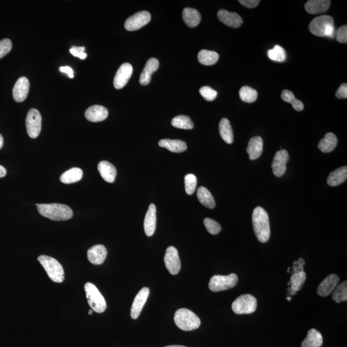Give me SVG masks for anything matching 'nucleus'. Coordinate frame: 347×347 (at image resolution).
I'll use <instances>...</instances> for the list:
<instances>
[{
  "mask_svg": "<svg viewBox=\"0 0 347 347\" xmlns=\"http://www.w3.org/2000/svg\"><path fill=\"white\" fill-rule=\"evenodd\" d=\"M252 222L257 239L262 243L268 241L271 230L267 212L262 207H256L253 212Z\"/></svg>",
  "mask_w": 347,
  "mask_h": 347,
  "instance_id": "f257e3e1",
  "label": "nucleus"
},
{
  "mask_svg": "<svg viewBox=\"0 0 347 347\" xmlns=\"http://www.w3.org/2000/svg\"><path fill=\"white\" fill-rule=\"evenodd\" d=\"M39 213L49 219L61 221L70 219L74 212L68 205L51 203V204H36Z\"/></svg>",
  "mask_w": 347,
  "mask_h": 347,
  "instance_id": "f03ea898",
  "label": "nucleus"
},
{
  "mask_svg": "<svg viewBox=\"0 0 347 347\" xmlns=\"http://www.w3.org/2000/svg\"><path fill=\"white\" fill-rule=\"evenodd\" d=\"M308 29L313 35L318 37L333 38L335 35L334 19L328 15L315 18L308 25Z\"/></svg>",
  "mask_w": 347,
  "mask_h": 347,
  "instance_id": "7ed1b4c3",
  "label": "nucleus"
},
{
  "mask_svg": "<svg viewBox=\"0 0 347 347\" xmlns=\"http://www.w3.org/2000/svg\"><path fill=\"white\" fill-rule=\"evenodd\" d=\"M175 325L183 331H190L197 329L201 325V320L192 310L180 308L174 314Z\"/></svg>",
  "mask_w": 347,
  "mask_h": 347,
  "instance_id": "20e7f679",
  "label": "nucleus"
},
{
  "mask_svg": "<svg viewBox=\"0 0 347 347\" xmlns=\"http://www.w3.org/2000/svg\"><path fill=\"white\" fill-rule=\"evenodd\" d=\"M38 259L46 271L49 278L53 282L56 283L63 282L64 280L63 267L56 259L46 256H40Z\"/></svg>",
  "mask_w": 347,
  "mask_h": 347,
  "instance_id": "39448f33",
  "label": "nucleus"
},
{
  "mask_svg": "<svg viewBox=\"0 0 347 347\" xmlns=\"http://www.w3.org/2000/svg\"><path fill=\"white\" fill-rule=\"evenodd\" d=\"M85 290L87 303L91 309L97 313L104 312L107 307L106 302L95 285L90 282L87 283L85 286Z\"/></svg>",
  "mask_w": 347,
  "mask_h": 347,
  "instance_id": "423d86ee",
  "label": "nucleus"
},
{
  "mask_svg": "<svg viewBox=\"0 0 347 347\" xmlns=\"http://www.w3.org/2000/svg\"><path fill=\"white\" fill-rule=\"evenodd\" d=\"M257 301L252 295H243L233 302L231 308L236 314H249L256 311Z\"/></svg>",
  "mask_w": 347,
  "mask_h": 347,
  "instance_id": "0eeeda50",
  "label": "nucleus"
},
{
  "mask_svg": "<svg viewBox=\"0 0 347 347\" xmlns=\"http://www.w3.org/2000/svg\"><path fill=\"white\" fill-rule=\"evenodd\" d=\"M237 282L238 276L235 273L226 276L214 275L210 280L209 286L213 292H218L234 288Z\"/></svg>",
  "mask_w": 347,
  "mask_h": 347,
  "instance_id": "6e6552de",
  "label": "nucleus"
},
{
  "mask_svg": "<svg viewBox=\"0 0 347 347\" xmlns=\"http://www.w3.org/2000/svg\"><path fill=\"white\" fill-rule=\"evenodd\" d=\"M42 117L40 111L31 109L26 118V128L27 133L31 138H36L42 130Z\"/></svg>",
  "mask_w": 347,
  "mask_h": 347,
  "instance_id": "1a4fd4ad",
  "label": "nucleus"
},
{
  "mask_svg": "<svg viewBox=\"0 0 347 347\" xmlns=\"http://www.w3.org/2000/svg\"><path fill=\"white\" fill-rule=\"evenodd\" d=\"M151 16L149 12L141 11L130 16L126 21L124 27L129 31H135L144 27L151 21Z\"/></svg>",
  "mask_w": 347,
  "mask_h": 347,
  "instance_id": "9d476101",
  "label": "nucleus"
},
{
  "mask_svg": "<svg viewBox=\"0 0 347 347\" xmlns=\"http://www.w3.org/2000/svg\"><path fill=\"white\" fill-rule=\"evenodd\" d=\"M164 262L169 273L173 275L179 273L181 269V261L176 248L174 246L167 248L164 257Z\"/></svg>",
  "mask_w": 347,
  "mask_h": 347,
  "instance_id": "9b49d317",
  "label": "nucleus"
},
{
  "mask_svg": "<svg viewBox=\"0 0 347 347\" xmlns=\"http://www.w3.org/2000/svg\"><path fill=\"white\" fill-rule=\"evenodd\" d=\"M289 160V154L286 150L282 149L276 152L271 166L274 175L276 177H281L284 174Z\"/></svg>",
  "mask_w": 347,
  "mask_h": 347,
  "instance_id": "f8f14e48",
  "label": "nucleus"
},
{
  "mask_svg": "<svg viewBox=\"0 0 347 347\" xmlns=\"http://www.w3.org/2000/svg\"><path fill=\"white\" fill-rule=\"evenodd\" d=\"M133 68L130 63L122 64L116 75L113 81V85L116 89H120L125 87L130 77H131Z\"/></svg>",
  "mask_w": 347,
  "mask_h": 347,
  "instance_id": "ddd939ff",
  "label": "nucleus"
},
{
  "mask_svg": "<svg viewBox=\"0 0 347 347\" xmlns=\"http://www.w3.org/2000/svg\"><path fill=\"white\" fill-rule=\"evenodd\" d=\"M149 288H143L139 291L136 297L134 298L131 309H130V316L134 320H136L140 316L143 306L146 303L148 297H149Z\"/></svg>",
  "mask_w": 347,
  "mask_h": 347,
  "instance_id": "4468645a",
  "label": "nucleus"
},
{
  "mask_svg": "<svg viewBox=\"0 0 347 347\" xmlns=\"http://www.w3.org/2000/svg\"><path fill=\"white\" fill-rule=\"evenodd\" d=\"M30 83L25 77H21L15 84L12 90L13 98L17 102H22L27 98L29 92Z\"/></svg>",
  "mask_w": 347,
  "mask_h": 347,
  "instance_id": "2eb2a0df",
  "label": "nucleus"
},
{
  "mask_svg": "<svg viewBox=\"0 0 347 347\" xmlns=\"http://www.w3.org/2000/svg\"><path fill=\"white\" fill-rule=\"evenodd\" d=\"M340 282V277L335 274H331L325 278L319 285L317 293L320 297H325L333 293Z\"/></svg>",
  "mask_w": 347,
  "mask_h": 347,
  "instance_id": "dca6fc26",
  "label": "nucleus"
},
{
  "mask_svg": "<svg viewBox=\"0 0 347 347\" xmlns=\"http://www.w3.org/2000/svg\"><path fill=\"white\" fill-rule=\"evenodd\" d=\"M87 254L90 262L95 265H100L106 260L108 252L104 245L98 244L90 248L87 250Z\"/></svg>",
  "mask_w": 347,
  "mask_h": 347,
  "instance_id": "f3484780",
  "label": "nucleus"
},
{
  "mask_svg": "<svg viewBox=\"0 0 347 347\" xmlns=\"http://www.w3.org/2000/svg\"><path fill=\"white\" fill-rule=\"evenodd\" d=\"M218 19L228 27L239 28L243 24V20L239 14L226 10H220L217 13Z\"/></svg>",
  "mask_w": 347,
  "mask_h": 347,
  "instance_id": "a211bd4d",
  "label": "nucleus"
},
{
  "mask_svg": "<svg viewBox=\"0 0 347 347\" xmlns=\"http://www.w3.org/2000/svg\"><path fill=\"white\" fill-rule=\"evenodd\" d=\"M159 61L156 58H151L147 61L144 68L141 72L140 77V82L141 85L146 86L149 85L151 81L152 74L157 71L159 68Z\"/></svg>",
  "mask_w": 347,
  "mask_h": 347,
  "instance_id": "6ab92c4d",
  "label": "nucleus"
},
{
  "mask_svg": "<svg viewBox=\"0 0 347 347\" xmlns=\"http://www.w3.org/2000/svg\"><path fill=\"white\" fill-rule=\"evenodd\" d=\"M85 117L92 122H102L108 117V111L105 107L95 105L89 107L85 112Z\"/></svg>",
  "mask_w": 347,
  "mask_h": 347,
  "instance_id": "aec40b11",
  "label": "nucleus"
},
{
  "mask_svg": "<svg viewBox=\"0 0 347 347\" xmlns=\"http://www.w3.org/2000/svg\"><path fill=\"white\" fill-rule=\"evenodd\" d=\"M144 230L148 237H151L156 228V207L154 204L149 206L144 219Z\"/></svg>",
  "mask_w": 347,
  "mask_h": 347,
  "instance_id": "412c9836",
  "label": "nucleus"
},
{
  "mask_svg": "<svg viewBox=\"0 0 347 347\" xmlns=\"http://www.w3.org/2000/svg\"><path fill=\"white\" fill-rule=\"evenodd\" d=\"M98 170L105 181L109 183L115 181L117 176V169L111 163L107 161H102L98 165Z\"/></svg>",
  "mask_w": 347,
  "mask_h": 347,
  "instance_id": "4be33fe9",
  "label": "nucleus"
},
{
  "mask_svg": "<svg viewBox=\"0 0 347 347\" xmlns=\"http://www.w3.org/2000/svg\"><path fill=\"white\" fill-rule=\"evenodd\" d=\"M330 5L329 0H309L305 3V8L308 14H318L327 11Z\"/></svg>",
  "mask_w": 347,
  "mask_h": 347,
  "instance_id": "5701e85b",
  "label": "nucleus"
},
{
  "mask_svg": "<svg viewBox=\"0 0 347 347\" xmlns=\"http://www.w3.org/2000/svg\"><path fill=\"white\" fill-rule=\"evenodd\" d=\"M246 151L249 154L251 160H255L260 157L263 151L262 138L260 136H255L251 138Z\"/></svg>",
  "mask_w": 347,
  "mask_h": 347,
  "instance_id": "b1692460",
  "label": "nucleus"
},
{
  "mask_svg": "<svg viewBox=\"0 0 347 347\" xmlns=\"http://www.w3.org/2000/svg\"><path fill=\"white\" fill-rule=\"evenodd\" d=\"M161 147L166 148L169 151L175 153H183L187 149V145L184 141L163 139L158 142Z\"/></svg>",
  "mask_w": 347,
  "mask_h": 347,
  "instance_id": "393cba45",
  "label": "nucleus"
},
{
  "mask_svg": "<svg viewBox=\"0 0 347 347\" xmlns=\"http://www.w3.org/2000/svg\"><path fill=\"white\" fill-rule=\"evenodd\" d=\"M347 179V167H340L330 174L327 179L328 185L336 186L344 183Z\"/></svg>",
  "mask_w": 347,
  "mask_h": 347,
  "instance_id": "a878e982",
  "label": "nucleus"
},
{
  "mask_svg": "<svg viewBox=\"0 0 347 347\" xmlns=\"http://www.w3.org/2000/svg\"><path fill=\"white\" fill-rule=\"evenodd\" d=\"M183 19L188 27L194 28L200 23L201 16L198 10L192 8H185L183 11Z\"/></svg>",
  "mask_w": 347,
  "mask_h": 347,
  "instance_id": "bb28decb",
  "label": "nucleus"
},
{
  "mask_svg": "<svg viewBox=\"0 0 347 347\" xmlns=\"http://www.w3.org/2000/svg\"><path fill=\"white\" fill-rule=\"evenodd\" d=\"M323 337L320 332L312 329L308 331L307 337L302 343V347H321Z\"/></svg>",
  "mask_w": 347,
  "mask_h": 347,
  "instance_id": "cd10ccee",
  "label": "nucleus"
},
{
  "mask_svg": "<svg viewBox=\"0 0 347 347\" xmlns=\"http://www.w3.org/2000/svg\"><path fill=\"white\" fill-rule=\"evenodd\" d=\"M338 143V138L336 135L329 132L325 134L324 138L319 142L318 148L322 153H329L333 151Z\"/></svg>",
  "mask_w": 347,
  "mask_h": 347,
  "instance_id": "c85d7f7f",
  "label": "nucleus"
},
{
  "mask_svg": "<svg viewBox=\"0 0 347 347\" xmlns=\"http://www.w3.org/2000/svg\"><path fill=\"white\" fill-rule=\"evenodd\" d=\"M83 175L82 169L74 167L64 172L60 177V180L62 183L65 184L74 183L80 181L83 178Z\"/></svg>",
  "mask_w": 347,
  "mask_h": 347,
  "instance_id": "c756f323",
  "label": "nucleus"
},
{
  "mask_svg": "<svg viewBox=\"0 0 347 347\" xmlns=\"http://www.w3.org/2000/svg\"><path fill=\"white\" fill-rule=\"evenodd\" d=\"M197 196L199 202L208 209H213L215 208V199L207 188L200 186L197 192Z\"/></svg>",
  "mask_w": 347,
  "mask_h": 347,
  "instance_id": "7c9ffc66",
  "label": "nucleus"
},
{
  "mask_svg": "<svg viewBox=\"0 0 347 347\" xmlns=\"http://www.w3.org/2000/svg\"><path fill=\"white\" fill-rule=\"evenodd\" d=\"M306 276L304 271L294 273L291 276L290 282L288 284L289 286H291L288 289L291 295H295L298 291L301 290L305 281Z\"/></svg>",
  "mask_w": 347,
  "mask_h": 347,
  "instance_id": "2f4dec72",
  "label": "nucleus"
},
{
  "mask_svg": "<svg viewBox=\"0 0 347 347\" xmlns=\"http://www.w3.org/2000/svg\"><path fill=\"white\" fill-rule=\"evenodd\" d=\"M218 128H219V133L222 140L228 144H231L233 141V132L230 121L226 118H224L220 121Z\"/></svg>",
  "mask_w": 347,
  "mask_h": 347,
  "instance_id": "473e14b6",
  "label": "nucleus"
},
{
  "mask_svg": "<svg viewBox=\"0 0 347 347\" xmlns=\"http://www.w3.org/2000/svg\"><path fill=\"white\" fill-rule=\"evenodd\" d=\"M198 58L199 63L203 65L211 66L217 63L219 55L216 51L202 50L199 51Z\"/></svg>",
  "mask_w": 347,
  "mask_h": 347,
  "instance_id": "72a5a7b5",
  "label": "nucleus"
},
{
  "mask_svg": "<svg viewBox=\"0 0 347 347\" xmlns=\"http://www.w3.org/2000/svg\"><path fill=\"white\" fill-rule=\"evenodd\" d=\"M171 124L174 127L182 130H192L194 127L192 119L185 115H179L174 118Z\"/></svg>",
  "mask_w": 347,
  "mask_h": 347,
  "instance_id": "f704fd0d",
  "label": "nucleus"
},
{
  "mask_svg": "<svg viewBox=\"0 0 347 347\" xmlns=\"http://www.w3.org/2000/svg\"><path fill=\"white\" fill-rule=\"evenodd\" d=\"M282 99L284 101L290 103L292 104L293 108L297 111H302L304 109L303 103L301 100L295 98L294 94L291 91L288 89L283 90L282 95Z\"/></svg>",
  "mask_w": 347,
  "mask_h": 347,
  "instance_id": "c9c22d12",
  "label": "nucleus"
},
{
  "mask_svg": "<svg viewBox=\"0 0 347 347\" xmlns=\"http://www.w3.org/2000/svg\"><path fill=\"white\" fill-rule=\"evenodd\" d=\"M239 96L243 102L252 103L256 101L258 97V93L256 89L248 86L242 87L239 91Z\"/></svg>",
  "mask_w": 347,
  "mask_h": 347,
  "instance_id": "e433bc0d",
  "label": "nucleus"
},
{
  "mask_svg": "<svg viewBox=\"0 0 347 347\" xmlns=\"http://www.w3.org/2000/svg\"><path fill=\"white\" fill-rule=\"evenodd\" d=\"M333 300L336 303L347 301V282L344 281L336 286L333 293Z\"/></svg>",
  "mask_w": 347,
  "mask_h": 347,
  "instance_id": "4c0bfd02",
  "label": "nucleus"
},
{
  "mask_svg": "<svg viewBox=\"0 0 347 347\" xmlns=\"http://www.w3.org/2000/svg\"><path fill=\"white\" fill-rule=\"evenodd\" d=\"M267 55L272 61L283 62L286 59V53L284 49L279 45H276L273 49L267 51Z\"/></svg>",
  "mask_w": 347,
  "mask_h": 347,
  "instance_id": "58836bf2",
  "label": "nucleus"
},
{
  "mask_svg": "<svg viewBox=\"0 0 347 347\" xmlns=\"http://www.w3.org/2000/svg\"><path fill=\"white\" fill-rule=\"evenodd\" d=\"M185 191L186 194L192 195L196 190L197 186V178L193 174H188L185 177Z\"/></svg>",
  "mask_w": 347,
  "mask_h": 347,
  "instance_id": "ea45409f",
  "label": "nucleus"
},
{
  "mask_svg": "<svg viewBox=\"0 0 347 347\" xmlns=\"http://www.w3.org/2000/svg\"><path fill=\"white\" fill-rule=\"evenodd\" d=\"M204 224L207 230L211 234L217 235L221 230V226L218 222L212 218H205Z\"/></svg>",
  "mask_w": 347,
  "mask_h": 347,
  "instance_id": "a19ab883",
  "label": "nucleus"
},
{
  "mask_svg": "<svg viewBox=\"0 0 347 347\" xmlns=\"http://www.w3.org/2000/svg\"><path fill=\"white\" fill-rule=\"evenodd\" d=\"M201 95L207 101H213L217 97V92L209 87H203L199 89Z\"/></svg>",
  "mask_w": 347,
  "mask_h": 347,
  "instance_id": "79ce46f5",
  "label": "nucleus"
},
{
  "mask_svg": "<svg viewBox=\"0 0 347 347\" xmlns=\"http://www.w3.org/2000/svg\"><path fill=\"white\" fill-rule=\"evenodd\" d=\"M12 42L9 39H4L0 41V59L5 56L11 50Z\"/></svg>",
  "mask_w": 347,
  "mask_h": 347,
  "instance_id": "37998d69",
  "label": "nucleus"
},
{
  "mask_svg": "<svg viewBox=\"0 0 347 347\" xmlns=\"http://www.w3.org/2000/svg\"><path fill=\"white\" fill-rule=\"evenodd\" d=\"M336 40L341 43H347V26L344 25L341 27L336 32Z\"/></svg>",
  "mask_w": 347,
  "mask_h": 347,
  "instance_id": "c03bdc74",
  "label": "nucleus"
},
{
  "mask_svg": "<svg viewBox=\"0 0 347 347\" xmlns=\"http://www.w3.org/2000/svg\"><path fill=\"white\" fill-rule=\"evenodd\" d=\"M85 46H73L70 48V51L75 57L84 60L87 57V54L85 52Z\"/></svg>",
  "mask_w": 347,
  "mask_h": 347,
  "instance_id": "a18cd8bd",
  "label": "nucleus"
},
{
  "mask_svg": "<svg viewBox=\"0 0 347 347\" xmlns=\"http://www.w3.org/2000/svg\"><path fill=\"white\" fill-rule=\"evenodd\" d=\"M336 97L340 99L347 98V85L346 83L342 84L336 93Z\"/></svg>",
  "mask_w": 347,
  "mask_h": 347,
  "instance_id": "49530a36",
  "label": "nucleus"
},
{
  "mask_svg": "<svg viewBox=\"0 0 347 347\" xmlns=\"http://www.w3.org/2000/svg\"><path fill=\"white\" fill-rule=\"evenodd\" d=\"M239 2L241 5L250 8L256 7L260 3L259 0H239Z\"/></svg>",
  "mask_w": 347,
  "mask_h": 347,
  "instance_id": "de8ad7c7",
  "label": "nucleus"
},
{
  "mask_svg": "<svg viewBox=\"0 0 347 347\" xmlns=\"http://www.w3.org/2000/svg\"><path fill=\"white\" fill-rule=\"evenodd\" d=\"M305 264V261L303 259H300L299 261H295L293 270L295 273H300V272L304 271V265Z\"/></svg>",
  "mask_w": 347,
  "mask_h": 347,
  "instance_id": "09e8293b",
  "label": "nucleus"
},
{
  "mask_svg": "<svg viewBox=\"0 0 347 347\" xmlns=\"http://www.w3.org/2000/svg\"><path fill=\"white\" fill-rule=\"evenodd\" d=\"M59 70L61 72L65 73V74H67L70 78H74V71H73L72 68L70 67V66H61V67H60Z\"/></svg>",
  "mask_w": 347,
  "mask_h": 347,
  "instance_id": "8fccbe9b",
  "label": "nucleus"
},
{
  "mask_svg": "<svg viewBox=\"0 0 347 347\" xmlns=\"http://www.w3.org/2000/svg\"><path fill=\"white\" fill-rule=\"evenodd\" d=\"M6 174V170L5 167L0 166V178L5 177Z\"/></svg>",
  "mask_w": 347,
  "mask_h": 347,
  "instance_id": "3c124183",
  "label": "nucleus"
},
{
  "mask_svg": "<svg viewBox=\"0 0 347 347\" xmlns=\"http://www.w3.org/2000/svg\"><path fill=\"white\" fill-rule=\"evenodd\" d=\"M3 136H2V135L0 134V149H1V147H3Z\"/></svg>",
  "mask_w": 347,
  "mask_h": 347,
  "instance_id": "603ef678",
  "label": "nucleus"
},
{
  "mask_svg": "<svg viewBox=\"0 0 347 347\" xmlns=\"http://www.w3.org/2000/svg\"><path fill=\"white\" fill-rule=\"evenodd\" d=\"M165 347H186L185 346H167Z\"/></svg>",
  "mask_w": 347,
  "mask_h": 347,
  "instance_id": "864d4df0",
  "label": "nucleus"
},
{
  "mask_svg": "<svg viewBox=\"0 0 347 347\" xmlns=\"http://www.w3.org/2000/svg\"><path fill=\"white\" fill-rule=\"evenodd\" d=\"M88 314H89V315H91L92 314H93V310H89Z\"/></svg>",
  "mask_w": 347,
  "mask_h": 347,
  "instance_id": "5fc2aeb1",
  "label": "nucleus"
},
{
  "mask_svg": "<svg viewBox=\"0 0 347 347\" xmlns=\"http://www.w3.org/2000/svg\"><path fill=\"white\" fill-rule=\"evenodd\" d=\"M287 301H291V297H287L286 298Z\"/></svg>",
  "mask_w": 347,
  "mask_h": 347,
  "instance_id": "6e6d98bb",
  "label": "nucleus"
}]
</instances>
